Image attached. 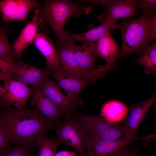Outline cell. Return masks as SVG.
Wrapping results in <instances>:
<instances>
[{"mask_svg":"<svg viewBox=\"0 0 156 156\" xmlns=\"http://www.w3.org/2000/svg\"><path fill=\"white\" fill-rule=\"evenodd\" d=\"M0 121L5 126L11 143L33 145L40 136L58 124L43 116L35 109L4 107Z\"/></svg>","mask_w":156,"mask_h":156,"instance_id":"cell-1","label":"cell"},{"mask_svg":"<svg viewBox=\"0 0 156 156\" xmlns=\"http://www.w3.org/2000/svg\"><path fill=\"white\" fill-rule=\"evenodd\" d=\"M151 19L142 16L139 18H131L115 25L113 29H119L122 37L118 57H123L129 54L140 51L144 53L150 47V42L153 40Z\"/></svg>","mask_w":156,"mask_h":156,"instance_id":"cell-2","label":"cell"},{"mask_svg":"<svg viewBox=\"0 0 156 156\" xmlns=\"http://www.w3.org/2000/svg\"><path fill=\"white\" fill-rule=\"evenodd\" d=\"M90 8H83L73 1L67 0H49L44 1L43 6L37 8L42 21L41 26L48 23L53 30L57 40L64 34V25L71 16L76 17L88 14Z\"/></svg>","mask_w":156,"mask_h":156,"instance_id":"cell-3","label":"cell"},{"mask_svg":"<svg viewBox=\"0 0 156 156\" xmlns=\"http://www.w3.org/2000/svg\"><path fill=\"white\" fill-rule=\"evenodd\" d=\"M72 116L79 123L90 139L116 140L126 135L125 123L122 125L119 122H109L101 114L83 115L78 113L75 110Z\"/></svg>","mask_w":156,"mask_h":156,"instance_id":"cell-4","label":"cell"},{"mask_svg":"<svg viewBox=\"0 0 156 156\" xmlns=\"http://www.w3.org/2000/svg\"><path fill=\"white\" fill-rule=\"evenodd\" d=\"M55 130L58 146L65 144L73 148L82 156H86V147L89 138L79 123L72 115L65 116Z\"/></svg>","mask_w":156,"mask_h":156,"instance_id":"cell-5","label":"cell"},{"mask_svg":"<svg viewBox=\"0 0 156 156\" xmlns=\"http://www.w3.org/2000/svg\"><path fill=\"white\" fill-rule=\"evenodd\" d=\"M151 140V136H124L118 140L89 139L86 147V156H116L134 142Z\"/></svg>","mask_w":156,"mask_h":156,"instance_id":"cell-6","label":"cell"},{"mask_svg":"<svg viewBox=\"0 0 156 156\" xmlns=\"http://www.w3.org/2000/svg\"><path fill=\"white\" fill-rule=\"evenodd\" d=\"M4 82L3 87H0L1 106L4 107L12 105L17 108L25 106L32 92V87L11 79L8 76L1 79Z\"/></svg>","mask_w":156,"mask_h":156,"instance_id":"cell-7","label":"cell"},{"mask_svg":"<svg viewBox=\"0 0 156 156\" xmlns=\"http://www.w3.org/2000/svg\"><path fill=\"white\" fill-rule=\"evenodd\" d=\"M49 75H50V71L47 68H39L21 61H15L8 72L0 75V77L8 76L25 84L34 85L42 84Z\"/></svg>","mask_w":156,"mask_h":156,"instance_id":"cell-8","label":"cell"},{"mask_svg":"<svg viewBox=\"0 0 156 156\" xmlns=\"http://www.w3.org/2000/svg\"><path fill=\"white\" fill-rule=\"evenodd\" d=\"M50 71V75L54 78L58 86L66 91V96L75 107L80 105L79 94L91 80L70 74L60 66Z\"/></svg>","mask_w":156,"mask_h":156,"instance_id":"cell-9","label":"cell"},{"mask_svg":"<svg viewBox=\"0 0 156 156\" xmlns=\"http://www.w3.org/2000/svg\"><path fill=\"white\" fill-rule=\"evenodd\" d=\"M42 3L34 0H3L0 2L1 21H26L29 11L39 8Z\"/></svg>","mask_w":156,"mask_h":156,"instance_id":"cell-10","label":"cell"},{"mask_svg":"<svg viewBox=\"0 0 156 156\" xmlns=\"http://www.w3.org/2000/svg\"><path fill=\"white\" fill-rule=\"evenodd\" d=\"M59 59L60 66L66 72L82 78L92 80L98 77L96 73L83 71L77 63L71 47V42L65 38L57 41L55 45Z\"/></svg>","mask_w":156,"mask_h":156,"instance_id":"cell-11","label":"cell"},{"mask_svg":"<svg viewBox=\"0 0 156 156\" xmlns=\"http://www.w3.org/2000/svg\"><path fill=\"white\" fill-rule=\"evenodd\" d=\"M30 105L43 116L52 121L59 122L64 115L59 107L43 92L42 84L33 85Z\"/></svg>","mask_w":156,"mask_h":156,"instance_id":"cell-12","label":"cell"},{"mask_svg":"<svg viewBox=\"0 0 156 156\" xmlns=\"http://www.w3.org/2000/svg\"><path fill=\"white\" fill-rule=\"evenodd\" d=\"M44 26H40L38 28L32 44L44 57L47 68L52 71L60 67L59 59L53 41L48 36L49 31Z\"/></svg>","mask_w":156,"mask_h":156,"instance_id":"cell-13","label":"cell"},{"mask_svg":"<svg viewBox=\"0 0 156 156\" xmlns=\"http://www.w3.org/2000/svg\"><path fill=\"white\" fill-rule=\"evenodd\" d=\"M105 22L113 29L118 20L135 15L138 9L136 0H111L107 6Z\"/></svg>","mask_w":156,"mask_h":156,"instance_id":"cell-14","label":"cell"},{"mask_svg":"<svg viewBox=\"0 0 156 156\" xmlns=\"http://www.w3.org/2000/svg\"><path fill=\"white\" fill-rule=\"evenodd\" d=\"M155 102L156 93L152 94L146 100L131 106L129 115L125 121L126 128L125 137H131L136 136L135 132L142 120Z\"/></svg>","mask_w":156,"mask_h":156,"instance_id":"cell-15","label":"cell"},{"mask_svg":"<svg viewBox=\"0 0 156 156\" xmlns=\"http://www.w3.org/2000/svg\"><path fill=\"white\" fill-rule=\"evenodd\" d=\"M71 47L77 63L83 71L90 73L98 71V69L95 68V61L98 57L95 42L78 45L71 42Z\"/></svg>","mask_w":156,"mask_h":156,"instance_id":"cell-16","label":"cell"},{"mask_svg":"<svg viewBox=\"0 0 156 156\" xmlns=\"http://www.w3.org/2000/svg\"><path fill=\"white\" fill-rule=\"evenodd\" d=\"M42 87L44 94L59 107L64 116L72 115L75 107L60 91L57 83L47 77L42 82Z\"/></svg>","mask_w":156,"mask_h":156,"instance_id":"cell-17","label":"cell"},{"mask_svg":"<svg viewBox=\"0 0 156 156\" xmlns=\"http://www.w3.org/2000/svg\"><path fill=\"white\" fill-rule=\"evenodd\" d=\"M42 21L36 9L32 20L25 25L18 38L13 44V50L16 57H20L23 50L32 44L38 27L42 25Z\"/></svg>","mask_w":156,"mask_h":156,"instance_id":"cell-18","label":"cell"},{"mask_svg":"<svg viewBox=\"0 0 156 156\" xmlns=\"http://www.w3.org/2000/svg\"><path fill=\"white\" fill-rule=\"evenodd\" d=\"M95 48L98 57L103 58L107 64H114L118 57L119 46L112 37L109 31L95 42Z\"/></svg>","mask_w":156,"mask_h":156,"instance_id":"cell-19","label":"cell"},{"mask_svg":"<svg viewBox=\"0 0 156 156\" xmlns=\"http://www.w3.org/2000/svg\"><path fill=\"white\" fill-rule=\"evenodd\" d=\"M109 29L105 21L100 25L81 34H73L66 31L64 37L74 43L80 42L82 44H90L97 42L109 31Z\"/></svg>","mask_w":156,"mask_h":156,"instance_id":"cell-20","label":"cell"},{"mask_svg":"<svg viewBox=\"0 0 156 156\" xmlns=\"http://www.w3.org/2000/svg\"><path fill=\"white\" fill-rule=\"evenodd\" d=\"M128 111L126 106L117 101H108L104 104L101 110V115L106 120L114 123L123 120Z\"/></svg>","mask_w":156,"mask_h":156,"instance_id":"cell-21","label":"cell"},{"mask_svg":"<svg viewBox=\"0 0 156 156\" xmlns=\"http://www.w3.org/2000/svg\"><path fill=\"white\" fill-rule=\"evenodd\" d=\"M135 62L145 68L146 73L156 75V51L151 46Z\"/></svg>","mask_w":156,"mask_h":156,"instance_id":"cell-22","label":"cell"},{"mask_svg":"<svg viewBox=\"0 0 156 156\" xmlns=\"http://www.w3.org/2000/svg\"><path fill=\"white\" fill-rule=\"evenodd\" d=\"M35 143L39 150L38 156H55L58 146L54 139L47 138L45 134L39 137Z\"/></svg>","mask_w":156,"mask_h":156,"instance_id":"cell-23","label":"cell"},{"mask_svg":"<svg viewBox=\"0 0 156 156\" xmlns=\"http://www.w3.org/2000/svg\"><path fill=\"white\" fill-rule=\"evenodd\" d=\"M15 56L8 39L6 29L0 27V59L10 62L15 61Z\"/></svg>","mask_w":156,"mask_h":156,"instance_id":"cell-24","label":"cell"},{"mask_svg":"<svg viewBox=\"0 0 156 156\" xmlns=\"http://www.w3.org/2000/svg\"><path fill=\"white\" fill-rule=\"evenodd\" d=\"M9 133L4 125L0 122V156H5L13 146Z\"/></svg>","mask_w":156,"mask_h":156,"instance_id":"cell-25","label":"cell"},{"mask_svg":"<svg viewBox=\"0 0 156 156\" xmlns=\"http://www.w3.org/2000/svg\"><path fill=\"white\" fill-rule=\"evenodd\" d=\"M138 8L143 12L142 16L152 19L156 14V0H136Z\"/></svg>","mask_w":156,"mask_h":156,"instance_id":"cell-26","label":"cell"},{"mask_svg":"<svg viewBox=\"0 0 156 156\" xmlns=\"http://www.w3.org/2000/svg\"><path fill=\"white\" fill-rule=\"evenodd\" d=\"M34 144H17L5 156H34Z\"/></svg>","mask_w":156,"mask_h":156,"instance_id":"cell-27","label":"cell"},{"mask_svg":"<svg viewBox=\"0 0 156 156\" xmlns=\"http://www.w3.org/2000/svg\"><path fill=\"white\" fill-rule=\"evenodd\" d=\"M138 148H134L126 150L116 156H138Z\"/></svg>","mask_w":156,"mask_h":156,"instance_id":"cell-28","label":"cell"},{"mask_svg":"<svg viewBox=\"0 0 156 156\" xmlns=\"http://www.w3.org/2000/svg\"><path fill=\"white\" fill-rule=\"evenodd\" d=\"M151 27L153 40H156V14L153 16L151 19Z\"/></svg>","mask_w":156,"mask_h":156,"instance_id":"cell-29","label":"cell"},{"mask_svg":"<svg viewBox=\"0 0 156 156\" xmlns=\"http://www.w3.org/2000/svg\"><path fill=\"white\" fill-rule=\"evenodd\" d=\"M55 156H77L76 154L72 152L64 151L56 153Z\"/></svg>","mask_w":156,"mask_h":156,"instance_id":"cell-30","label":"cell"},{"mask_svg":"<svg viewBox=\"0 0 156 156\" xmlns=\"http://www.w3.org/2000/svg\"><path fill=\"white\" fill-rule=\"evenodd\" d=\"M151 46L156 51V42H155Z\"/></svg>","mask_w":156,"mask_h":156,"instance_id":"cell-31","label":"cell"},{"mask_svg":"<svg viewBox=\"0 0 156 156\" xmlns=\"http://www.w3.org/2000/svg\"><path fill=\"white\" fill-rule=\"evenodd\" d=\"M154 109L156 113V106L154 107Z\"/></svg>","mask_w":156,"mask_h":156,"instance_id":"cell-32","label":"cell"},{"mask_svg":"<svg viewBox=\"0 0 156 156\" xmlns=\"http://www.w3.org/2000/svg\"><path fill=\"white\" fill-rule=\"evenodd\" d=\"M150 156H153L152 155H151Z\"/></svg>","mask_w":156,"mask_h":156,"instance_id":"cell-33","label":"cell"},{"mask_svg":"<svg viewBox=\"0 0 156 156\" xmlns=\"http://www.w3.org/2000/svg\"><path fill=\"white\" fill-rule=\"evenodd\" d=\"M155 78H156V76Z\"/></svg>","mask_w":156,"mask_h":156,"instance_id":"cell-34","label":"cell"}]
</instances>
